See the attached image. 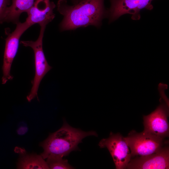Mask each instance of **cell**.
I'll return each instance as SVG.
<instances>
[{
  "mask_svg": "<svg viewBox=\"0 0 169 169\" xmlns=\"http://www.w3.org/2000/svg\"><path fill=\"white\" fill-rule=\"evenodd\" d=\"M104 1L80 0L70 5L67 0H59L57 10L63 16L59 25L60 30H73L89 25L99 27L102 19L106 17Z\"/></svg>",
  "mask_w": 169,
  "mask_h": 169,
  "instance_id": "1",
  "label": "cell"
},
{
  "mask_svg": "<svg viewBox=\"0 0 169 169\" xmlns=\"http://www.w3.org/2000/svg\"><path fill=\"white\" fill-rule=\"evenodd\" d=\"M89 136H97L94 131H84L69 125L65 120L62 126L49 136L40 144L44 150L41 156L44 159L49 156L63 157L72 151L79 149L78 144L85 137Z\"/></svg>",
  "mask_w": 169,
  "mask_h": 169,
  "instance_id": "2",
  "label": "cell"
},
{
  "mask_svg": "<svg viewBox=\"0 0 169 169\" xmlns=\"http://www.w3.org/2000/svg\"><path fill=\"white\" fill-rule=\"evenodd\" d=\"M124 138L130 149L131 157L156 153L166 143L164 139L143 131L137 133L132 131Z\"/></svg>",
  "mask_w": 169,
  "mask_h": 169,
  "instance_id": "3",
  "label": "cell"
},
{
  "mask_svg": "<svg viewBox=\"0 0 169 169\" xmlns=\"http://www.w3.org/2000/svg\"><path fill=\"white\" fill-rule=\"evenodd\" d=\"M39 36L35 41H22L20 43L25 47L31 48L34 52L35 75L31 91L27 97L28 101L37 97L38 90L40 83L45 75L52 68L48 64L43 49V39L46 26H40Z\"/></svg>",
  "mask_w": 169,
  "mask_h": 169,
  "instance_id": "4",
  "label": "cell"
},
{
  "mask_svg": "<svg viewBox=\"0 0 169 169\" xmlns=\"http://www.w3.org/2000/svg\"><path fill=\"white\" fill-rule=\"evenodd\" d=\"M98 145L101 148H106L108 149L116 169L127 168L131 160V152L124 137L120 133L114 134L110 132L109 136L102 139Z\"/></svg>",
  "mask_w": 169,
  "mask_h": 169,
  "instance_id": "5",
  "label": "cell"
},
{
  "mask_svg": "<svg viewBox=\"0 0 169 169\" xmlns=\"http://www.w3.org/2000/svg\"><path fill=\"white\" fill-rule=\"evenodd\" d=\"M16 24L14 30L9 33L6 39L2 67L3 84H5L8 80H11L13 78L10 74V70L12 63L18 51L19 38L24 32L31 27L26 21L23 23L18 22Z\"/></svg>",
  "mask_w": 169,
  "mask_h": 169,
  "instance_id": "6",
  "label": "cell"
},
{
  "mask_svg": "<svg viewBox=\"0 0 169 169\" xmlns=\"http://www.w3.org/2000/svg\"><path fill=\"white\" fill-rule=\"evenodd\" d=\"M153 0H110L111 6L106 11V17L109 23L118 19L125 14L132 15L133 20L140 18V12L143 8L151 10L153 8L151 4Z\"/></svg>",
  "mask_w": 169,
  "mask_h": 169,
  "instance_id": "7",
  "label": "cell"
},
{
  "mask_svg": "<svg viewBox=\"0 0 169 169\" xmlns=\"http://www.w3.org/2000/svg\"><path fill=\"white\" fill-rule=\"evenodd\" d=\"M168 104H161L150 114L143 115V131L165 139L169 136Z\"/></svg>",
  "mask_w": 169,
  "mask_h": 169,
  "instance_id": "8",
  "label": "cell"
},
{
  "mask_svg": "<svg viewBox=\"0 0 169 169\" xmlns=\"http://www.w3.org/2000/svg\"><path fill=\"white\" fill-rule=\"evenodd\" d=\"M169 167V149L163 146L156 153L131 160L127 168L130 169H167Z\"/></svg>",
  "mask_w": 169,
  "mask_h": 169,
  "instance_id": "9",
  "label": "cell"
},
{
  "mask_svg": "<svg viewBox=\"0 0 169 169\" xmlns=\"http://www.w3.org/2000/svg\"><path fill=\"white\" fill-rule=\"evenodd\" d=\"M55 7L50 0H35L27 13L26 21L30 26L36 23L46 26L55 17L53 10Z\"/></svg>",
  "mask_w": 169,
  "mask_h": 169,
  "instance_id": "10",
  "label": "cell"
},
{
  "mask_svg": "<svg viewBox=\"0 0 169 169\" xmlns=\"http://www.w3.org/2000/svg\"><path fill=\"white\" fill-rule=\"evenodd\" d=\"M17 152L20 157L18 163V169H49L47 164L41 155L35 154H28L25 150L17 148Z\"/></svg>",
  "mask_w": 169,
  "mask_h": 169,
  "instance_id": "11",
  "label": "cell"
},
{
  "mask_svg": "<svg viewBox=\"0 0 169 169\" xmlns=\"http://www.w3.org/2000/svg\"><path fill=\"white\" fill-rule=\"evenodd\" d=\"M35 0H12V4L6 11L3 21L17 23L20 14L28 11Z\"/></svg>",
  "mask_w": 169,
  "mask_h": 169,
  "instance_id": "12",
  "label": "cell"
},
{
  "mask_svg": "<svg viewBox=\"0 0 169 169\" xmlns=\"http://www.w3.org/2000/svg\"><path fill=\"white\" fill-rule=\"evenodd\" d=\"M46 162L49 169H74L68 162L67 159L58 156H49L47 158Z\"/></svg>",
  "mask_w": 169,
  "mask_h": 169,
  "instance_id": "13",
  "label": "cell"
},
{
  "mask_svg": "<svg viewBox=\"0 0 169 169\" xmlns=\"http://www.w3.org/2000/svg\"><path fill=\"white\" fill-rule=\"evenodd\" d=\"M10 4V0H0V24L3 23L6 11Z\"/></svg>",
  "mask_w": 169,
  "mask_h": 169,
  "instance_id": "14",
  "label": "cell"
}]
</instances>
